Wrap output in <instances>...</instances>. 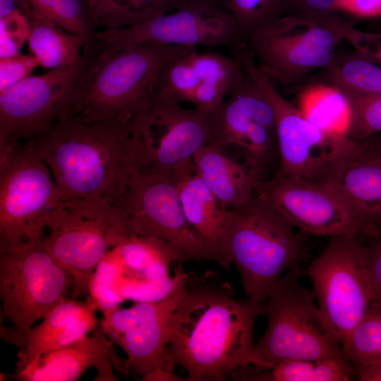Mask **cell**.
Segmentation results:
<instances>
[{"instance_id": "18", "label": "cell", "mask_w": 381, "mask_h": 381, "mask_svg": "<svg viewBox=\"0 0 381 381\" xmlns=\"http://www.w3.org/2000/svg\"><path fill=\"white\" fill-rule=\"evenodd\" d=\"M209 118L207 145L241 148L246 163L261 180H267L269 167L276 158L279 160L274 114L248 75L240 87L209 114Z\"/></svg>"}, {"instance_id": "32", "label": "cell", "mask_w": 381, "mask_h": 381, "mask_svg": "<svg viewBox=\"0 0 381 381\" xmlns=\"http://www.w3.org/2000/svg\"><path fill=\"white\" fill-rule=\"evenodd\" d=\"M341 346L356 372L363 366L380 361L381 310L371 306L341 342Z\"/></svg>"}, {"instance_id": "12", "label": "cell", "mask_w": 381, "mask_h": 381, "mask_svg": "<svg viewBox=\"0 0 381 381\" xmlns=\"http://www.w3.org/2000/svg\"><path fill=\"white\" fill-rule=\"evenodd\" d=\"M135 172L160 175L177 183L195 174L193 157L207 145L209 114L154 98L133 122Z\"/></svg>"}, {"instance_id": "21", "label": "cell", "mask_w": 381, "mask_h": 381, "mask_svg": "<svg viewBox=\"0 0 381 381\" xmlns=\"http://www.w3.org/2000/svg\"><path fill=\"white\" fill-rule=\"evenodd\" d=\"M95 310L88 298L79 301L66 297L40 324L26 333L2 337L5 341L20 348L17 370L32 363L44 353L68 345L91 333L97 327Z\"/></svg>"}, {"instance_id": "2", "label": "cell", "mask_w": 381, "mask_h": 381, "mask_svg": "<svg viewBox=\"0 0 381 381\" xmlns=\"http://www.w3.org/2000/svg\"><path fill=\"white\" fill-rule=\"evenodd\" d=\"M63 193L114 205L135 173L131 126L74 115L26 140Z\"/></svg>"}, {"instance_id": "25", "label": "cell", "mask_w": 381, "mask_h": 381, "mask_svg": "<svg viewBox=\"0 0 381 381\" xmlns=\"http://www.w3.org/2000/svg\"><path fill=\"white\" fill-rule=\"evenodd\" d=\"M297 107L306 118L332 138H347L351 107L344 93L333 85L316 84L299 95Z\"/></svg>"}, {"instance_id": "43", "label": "cell", "mask_w": 381, "mask_h": 381, "mask_svg": "<svg viewBox=\"0 0 381 381\" xmlns=\"http://www.w3.org/2000/svg\"><path fill=\"white\" fill-rule=\"evenodd\" d=\"M373 145L381 152V133L370 138Z\"/></svg>"}, {"instance_id": "41", "label": "cell", "mask_w": 381, "mask_h": 381, "mask_svg": "<svg viewBox=\"0 0 381 381\" xmlns=\"http://www.w3.org/2000/svg\"><path fill=\"white\" fill-rule=\"evenodd\" d=\"M356 373L358 380L381 381V360L363 366Z\"/></svg>"}, {"instance_id": "5", "label": "cell", "mask_w": 381, "mask_h": 381, "mask_svg": "<svg viewBox=\"0 0 381 381\" xmlns=\"http://www.w3.org/2000/svg\"><path fill=\"white\" fill-rule=\"evenodd\" d=\"M364 35L338 13L291 11L255 31L246 43L274 83L292 86L314 71L327 69L341 42H348L358 50Z\"/></svg>"}, {"instance_id": "11", "label": "cell", "mask_w": 381, "mask_h": 381, "mask_svg": "<svg viewBox=\"0 0 381 381\" xmlns=\"http://www.w3.org/2000/svg\"><path fill=\"white\" fill-rule=\"evenodd\" d=\"M43 238L0 250V297L12 324L1 328V337L26 333L73 291V278L48 252Z\"/></svg>"}, {"instance_id": "33", "label": "cell", "mask_w": 381, "mask_h": 381, "mask_svg": "<svg viewBox=\"0 0 381 381\" xmlns=\"http://www.w3.org/2000/svg\"><path fill=\"white\" fill-rule=\"evenodd\" d=\"M234 18L244 42L289 11V0H219Z\"/></svg>"}, {"instance_id": "23", "label": "cell", "mask_w": 381, "mask_h": 381, "mask_svg": "<svg viewBox=\"0 0 381 381\" xmlns=\"http://www.w3.org/2000/svg\"><path fill=\"white\" fill-rule=\"evenodd\" d=\"M193 160L195 174L227 209L247 202L262 181L248 164H240L214 145H202Z\"/></svg>"}, {"instance_id": "31", "label": "cell", "mask_w": 381, "mask_h": 381, "mask_svg": "<svg viewBox=\"0 0 381 381\" xmlns=\"http://www.w3.org/2000/svg\"><path fill=\"white\" fill-rule=\"evenodd\" d=\"M30 17L49 20L66 31L92 42L97 31L90 0H25Z\"/></svg>"}, {"instance_id": "28", "label": "cell", "mask_w": 381, "mask_h": 381, "mask_svg": "<svg viewBox=\"0 0 381 381\" xmlns=\"http://www.w3.org/2000/svg\"><path fill=\"white\" fill-rule=\"evenodd\" d=\"M122 267L128 276L143 279H159L169 275V265L176 258L162 241L150 236H126L113 246Z\"/></svg>"}, {"instance_id": "7", "label": "cell", "mask_w": 381, "mask_h": 381, "mask_svg": "<svg viewBox=\"0 0 381 381\" xmlns=\"http://www.w3.org/2000/svg\"><path fill=\"white\" fill-rule=\"evenodd\" d=\"M65 196L28 140L0 139V250L43 238Z\"/></svg>"}, {"instance_id": "1", "label": "cell", "mask_w": 381, "mask_h": 381, "mask_svg": "<svg viewBox=\"0 0 381 381\" xmlns=\"http://www.w3.org/2000/svg\"><path fill=\"white\" fill-rule=\"evenodd\" d=\"M265 314V304L236 298L217 272H188L172 318L168 364L182 367L190 381L226 380L248 364L255 322Z\"/></svg>"}, {"instance_id": "4", "label": "cell", "mask_w": 381, "mask_h": 381, "mask_svg": "<svg viewBox=\"0 0 381 381\" xmlns=\"http://www.w3.org/2000/svg\"><path fill=\"white\" fill-rule=\"evenodd\" d=\"M302 234L255 190L245 204L226 210L220 265H234L247 297L264 305L271 288L303 257Z\"/></svg>"}, {"instance_id": "39", "label": "cell", "mask_w": 381, "mask_h": 381, "mask_svg": "<svg viewBox=\"0 0 381 381\" xmlns=\"http://www.w3.org/2000/svg\"><path fill=\"white\" fill-rule=\"evenodd\" d=\"M341 11L363 19L381 18V0H344Z\"/></svg>"}, {"instance_id": "14", "label": "cell", "mask_w": 381, "mask_h": 381, "mask_svg": "<svg viewBox=\"0 0 381 381\" xmlns=\"http://www.w3.org/2000/svg\"><path fill=\"white\" fill-rule=\"evenodd\" d=\"M257 193L306 235L379 236L378 226L351 206L332 186L318 179L274 176L260 181Z\"/></svg>"}, {"instance_id": "22", "label": "cell", "mask_w": 381, "mask_h": 381, "mask_svg": "<svg viewBox=\"0 0 381 381\" xmlns=\"http://www.w3.org/2000/svg\"><path fill=\"white\" fill-rule=\"evenodd\" d=\"M317 179L332 186L351 206L375 223L381 221V152L339 158Z\"/></svg>"}, {"instance_id": "38", "label": "cell", "mask_w": 381, "mask_h": 381, "mask_svg": "<svg viewBox=\"0 0 381 381\" xmlns=\"http://www.w3.org/2000/svg\"><path fill=\"white\" fill-rule=\"evenodd\" d=\"M365 245L366 265L372 292V305L381 310V236L369 238Z\"/></svg>"}, {"instance_id": "36", "label": "cell", "mask_w": 381, "mask_h": 381, "mask_svg": "<svg viewBox=\"0 0 381 381\" xmlns=\"http://www.w3.org/2000/svg\"><path fill=\"white\" fill-rule=\"evenodd\" d=\"M30 18L16 11L0 18V58L19 54L30 32Z\"/></svg>"}, {"instance_id": "26", "label": "cell", "mask_w": 381, "mask_h": 381, "mask_svg": "<svg viewBox=\"0 0 381 381\" xmlns=\"http://www.w3.org/2000/svg\"><path fill=\"white\" fill-rule=\"evenodd\" d=\"M29 26L28 44L40 66L60 68L80 61L85 45L83 38L43 18L30 17Z\"/></svg>"}, {"instance_id": "17", "label": "cell", "mask_w": 381, "mask_h": 381, "mask_svg": "<svg viewBox=\"0 0 381 381\" xmlns=\"http://www.w3.org/2000/svg\"><path fill=\"white\" fill-rule=\"evenodd\" d=\"M81 61L30 75L0 92V139L28 140L54 122L74 116Z\"/></svg>"}, {"instance_id": "24", "label": "cell", "mask_w": 381, "mask_h": 381, "mask_svg": "<svg viewBox=\"0 0 381 381\" xmlns=\"http://www.w3.org/2000/svg\"><path fill=\"white\" fill-rule=\"evenodd\" d=\"M235 380L252 381H351L356 373L346 354L322 359H287L255 372L243 365L231 375Z\"/></svg>"}, {"instance_id": "19", "label": "cell", "mask_w": 381, "mask_h": 381, "mask_svg": "<svg viewBox=\"0 0 381 381\" xmlns=\"http://www.w3.org/2000/svg\"><path fill=\"white\" fill-rule=\"evenodd\" d=\"M247 78L244 66L234 54L192 48L164 64L155 98L180 104L190 103L195 109L210 114Z\"/></svg>"}, {"instance_id": "40", "label": "cell", "mask_w": 381, "mask_h": 381, "mask_svg": "<svg viewBox=\"0 0 381 381\" xmlns=\"http://www.w3.org/2000/svg\"><path fill=\"white\" fill-rule=\"evenodd\" d=\"M359 52L381 65V40L375 38L370 32H368Z\"/></svg>"}, {"instance_id": "30", "label": "cell", "mask_w": 381, "mask_h": 381, "mask_svg": "<svg viewBox=\"0 0 381 381\" xmlns=\"http://www.w3.org/2000/svg\"><path fill=\"white\" fill-rule=\"evenodd\" d=\"M325 71L329 83L344 93L381 95V66L356 49L337 54Z\"/></svg>"}, {"instance_id": "45", "label": "cell", "mask_w": 381, "mask_h": 381, "mask_svg": "<svg viewBox=\"0 0 381 381\" xmlns=\"http://www.w3.org/2000/svg\"><path fill=\"white\" fill-rule=\"evenodd\" d=\"M369 32H370L375 37L381 40V28L371 30H369Z\"/></svg>"}, {"instance_id": "10", "label": "cell", "mask_w": 381, "mask_h": 381, "mask_svg": "<svg viewBox=\"0 0 381 381\" xmlns=\"http://www.w3.org/2000/svg\"><path fill=\"white\" fill-rule=\"evenodd\" d=\"M44 244L72 276L73 297L89 295L93 273L123 236L114 207L103 200L65 196L47 218Z\"/></svg>"}, {"instance_id": "13", "label": "cell", "mask_w": 381, "mask_h": 381, "mask_svg": "<svg viewBox=\"0 0 381 381\" xmlns=\"http://www.w3.org/2000/svg\"><path fill=\"white\" fill-rule=\"evenodd\" d=\"M359 237H329L306 271L322 320L341 343L372 305L365 245Z\"/></svg>"}, {"instance_id": "29", "label": "cell", "mask_w": 381, "mask_h": 381, "mask_svg": "<svg viewBox=\"0 0 381 381\" xmlns=\"http://www.w3.org/2000/svg\"><path fill=\"white\" fill-rule=\"evenodd\" d=\"M185 0H90L97 31L131 27L179 7Z\"/></svg>"}, {"instance_id": "6", "label": "cell", "mask_w": 381, "mask_h": 381, "mask_svg": "<svg viewBox=\"0 0 381 381\" xmlns=\"http://www.w3.org/2000/svg\"><path fill=\"white\" fill-rule=\"evenodd\" d=\"M298 265L288 269L270 290L267 325L254 345L248 364L259 372L287 359L315 360L345 354L340 341L320 315L313 291L300 282Z\"/></svg>"}, {"instance_id": "35", "label": "cell", "mask_w": 381, "mask_h": 381, "mask_svg": "<svg viewBox=\"0 0 381 381\" xmlns=\"http://www.w3.org/2000/svg\"><path fill=\"white\" fill-rule=\"evenodd\" d=\"M121 269L117 251L111 247L95 269L89 286L87 298L96 310H111L124 301L114 286Z\"/></svg>"}, {"instance_id": "16", "label": "cell", "mask_w": 381, "mask_h": 381, "mask_svg": "<svg viewBox=\"0 0 381 381\" xmlns=\"http://www.w3.org/2000/svg\"><path fill=\"white\" fill-rule=\"evenodd\" d=\"M184 285V284H183ZM183 285L167 298L139 302L103 313L99 328L126 354L121 373L145 377L158 370L172 372L167 360L174 311Z\"/></svg>"}, {"instance_id": "46", "label": "cell", "mask_w": 381, "mask_h": 381, "mask_svg": "<svg viewBox=\"0 0 381 381\" xmlns=\"http://www.w3.org/2000/svg\"><path fill=\"white\" fill-rule=\"evenodd\" d=\"M377 226H378V228H379V231H380V234L379 236H381V221L377 222Z\"/></svg>"}, {"instance_id": "20", "label": "cell", "mask_w": 381, "mask_h": 381, "mask_svg": "<svg viewBox=\"0 0 381 381\" xmlns=\"http://www.w3.org/2000/svg\"><path fill=\"white\" fill-rule=\"evenodd\" d=\"M113 344L97 326L90 335L44 353L17 370L13 377L21 381H74L95 367L98 371L96 380H117L112 365L121 372L123 361L116 354Z\"/></svg>"}, {"instance_id": "27", "label": "cell", "mask_w": 381, "mask_h": 381, "mask_svg": "<svg viewBox=\"0 0 381 381\" xmlns=\"http://www.w3.org/2000/svg\"><path fill=\"white\" fill-rule=\"evenodd\" d=\"M176 184L187 221L200 236L219 250L218 243L227 208L196 174Z\"/></svg>"}, {"instance_id": "37", "label": "cell", "mask_w": 381, "mask_h": 381, "mask_svg": "<svg viewBox=\"0 0 381 381\" xmlns=\"http://www.w3.org/2000/svg\"><path fill=\"white\" fill-rule=\"evenodd\" d=\"M40 64L32 54L20 53L6 58H0V92L14 85L30 75Z\"/></svg>"}, {"instance_id": "47", "label": "cell", "mask_w": 381, "mask_h": 381, "mask_svg": "<svg viewBox=\"0 0 381 381\" xmlns=\"http://www.w3.org/2000/svg\"><path fill=\"white\" fill-rule=\"evenodd\" d=\"M219 1V0H218Z\"/></svg>"}, {"instance_id": "9", "label": "cell", "mask_w": 381, "mask_h": 381, "mask_svg": "<svg viewBox=\"0 0 381 381\" xmlns=\"http://www.w3.org/2000/svg\"><path fill=\"white\" fill-rule=\"evenodd\" d=\"M124 236L157 238L176 261H215L218 248L200 236L183 213L176 183L160 175L135 172L121 198L113 205Z\"/></svg>"}, {"instance_id": "42", "label": "cell", "mask_w": 381, "mask_h": 381, "mask_svg": "<svg viewBox=\"0 0 381 381\" xmlns=\"http://www.w3.org/2000/svg\"><path fill=\"white\" fill-rule=\"evenodd\" d=\"M16 11L30 17V9L25 0H0V18Z\"/></svg>"}, {"instance_id": "15", "label": "cell", "mask_w": 381, "mask_h": 381, "mask_svg": "<svg viewBox=\"0 0 381 381\" xmlns=\"http://www.w3.org/2000/svg\"><path fill=\"white\" fill-rule=\"evenodd\" d=\"M95 42L102 51L144 42L232 49L244 42L234 18L218 0H185L179 7L140 24L98 30Z\"/></svg>"}, {"instance_id": "34", "label": "cell", "mask_w": 381, "mask_h": 381, "mask_svg": "<svg viewBox=\"0 0 381 381\" xmlns=\"http://www.w3.org/2000/svg\"><path fill=\"white\" fill-rule=\"evenodd\" d=\"M187 277L188 272L181 265L175 269L174 276L159 279L136 278L121 271L114 286L124 300H132L136 303L154 302L167 298L181 288Z\"/></svg>"}, {"instance_id": "44", "label": "cell", "mask_w": 381, "mask_h": 381, "mask_svg": "<svg viewBox=\"0 0 381 381\" xmlns=\"http://www.w3.org/2000/svg\"><path fill=\"white\" fill-rule=\"evenodd\" d=\"M381 28V18L374 20L373 23L370 26V30Z\"/></svg>"}, {"instance_id": "3", "label": "cell", "mask_w": 381, "mask_h": 381, "mask_svg": "<svg viewBox=\"0 0 381 381\" xmlns=\"http://www.w3.org/2000/svg\"><path fill=\"white\" fill-rule=\"evenodd\" d=\"M192 48L144 42L102 51L84 46L76 83L75 115L132 126L152 104L166 63Z\"/></svg>"}, {"instance_id": "8", "label": "cell", "mask_w": 381, "mask_h": 381, "mask_svg": "<svg viewBox=\"0 0 381 381\" xmlns=\"http://www.w3.org/2000/svg\"><path fill=\"white\" fill-rule=\"evenodd\" d=\"M271 105L275 119L279 166L274 176L317 179L334 160L368 152L365 142L332 138L313 125L278 90L255 61L248 45L232 50Z\"/></svg>"}]
</instances>
